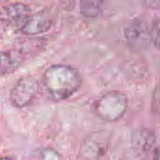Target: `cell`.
I'll list each match as a JSON object with an SVG mask.
<instances>
[{
  "label": "cell",
  "instance_id": "obj_13",
  "mask_svg": "<svg viewBox=\"0 0 160 160\" xmlns=\"http://www.w3.org/2000/svg\"><path fill=\"white\" fill-rule=\"evenodd\" d=\"M41 158H43V159H58V158H60V156L53 149H45L41 152Z\"/></svg>",
  "mask_w": 160,
  "mask_h": 160
},
{
  "label": "cell",
  "instance_id": "obj_1",
  "mask_svg": "<svg viewBox=\"0 0 160 160\" xmlns=\"http://www.w3.org/2000/svg\"><path fill=\"white\" fill-rule=\"evenodd\" d=\"M82 82L79 70L69 65H52L43 75V85L49 97L54 101L70 98Z\"/></svg>",
  "mask_w": 160,
  "mask_h": 160
},
{
  "label": "cell",
  "instance_id": "obj_4",
  "mask_svg": "<svg viewBox=\"0 0 160 160\" xmlns=\"http://www.w3.org/2000/svg\"><path fill=\"white\" fill-rule=\"evenodd\" d=\"M38 91V82L33 76L22 77L10 92L11 104L19 109L29 105Z\"/></svg>",
  "mask_w": 160,
  "mask_h": 160
},
{
  "label": "cell",
  "instance_id": "obj_10",
  "mask_svg": "<svg viewBox=\"0 0 160 160\" xmlns=\"http://www.w3.org/2000/svg\"><path fill=\"white\" fill-rule=\"evenodd\" d=\"M105 0H81L80 11L85 18L98 17L103 8Z\"/></svg>",
  "mask_w": 160,
  "mask_h": 160
},
{
  "label": "cell",
  "instance_id": "obj_15",
  "mask_svg": "<svg viewBox=\"0 0 160 160\" xmlns=\"http://www.w3.org/2000/svg\"><path fill=\"white\" fill-rule=\"evenodd\" d=\"M154 158L160 160V147L157 148L154 152Z\"/></svg>",
  "mask_w": 160,
  "mask_h": 160
},
{
  "label": "cell",
  "instance_id": "obj_14",
  "mask_svg": "<svg viewBox=\"0 0 160 160\" xmlns=\"http://www.w3.org/2000/svg\"><path fill=\"white\" fill-rule=\"evenodd\" d=\"M142 3L148 8L160 10V0H142Z\"/></svg>",
  "mask_w": 160,
  "mask_h": 160
},
{
  "label": "cell",
  "instance_id": "obj_11",
  "mask_svg": "<svg viewBox=\"0 0 160 160\" xmlns=\"http://www.w3.org/2000/svg\"><path fill=\"white\" fill-rule=\"evenodd\" d=\"M151 38L154 46L160 50V19L156 20L151 26Z\"/></svg>",
  "mask_w": 160,
  "mask_h": 160
},
{
  "label": "cell",
  "instance_id": "obj_2",
  "mask_svg": "<svg viewBox=\"0 0 160 160\" xmlns=\"http://www.w3.org/2000/svg\"><path fill=\"white\" fill-rule=\"evenodd\" d=\"M128 98L120 91H110L102 95L95 103L94 112L96 115L109 123L120 120L128 111Z\"/></svg>",
  "mask_w": 160,
  "mask_h": 160
},
{
  "label": "cell",
  "instance_id": "obj_12",
  "mask_svg": "<svg viewBox=\"0 0 160 160\" xmlns=\"http://www.w3.org/2000/svg\"><path fill=\"white\" fill-rule=\"evenodd\" d=\"M153 111L156 113L160 114V83L157 85L154 94H153V102H152Z\"/></svg>",
  "mask_w": 160,
  "mask_h": 160
},
{
  "label": "cell",
  "instance_id": "obj_3",
  "mask_svg": "<svg viewBox=\"0 0 160 160\" xmlns=\"http://www.w3.org/2000/svg\"><path fill=\"white\" fill-rule=\"evenodd\" d=\"M110 140L111 134L106 130L91 133L82 143L79 158L83 159H97L103 157L109 149Z\"/></svg>",
  "mask_w": 160,
  "mask_h": 160
},
{
  "label": "cell",
  "instance_id": "obj_8",
  "mask_svg": "<svg viewBox=\"0 0 160 160\" xmlns=\"http://www.w3.org/2000/svg\"><path fill=\"white\" fill-rule=\"evenodd\" d=\"M157 142L156 133L149 128H138L130 136L131 148L138 154H147L152 150Z\"/></svg>",
  "mask_w": 160,
  "mask_h": 160
},
{
  "label": "cell",
  "instance_id": "obj_9",
  "mask_svg": "<svg viewBox=\"0 0 160 160\" xmlns=\"http://www.w3.org/2000/svg\"><path fill=\"white\" fill-rule=\"evenodd\" d=\"M22 63V55L15 50L0 52V76L14 72Z\"/></svg>",
  "mask_w": 160,
  "mask_h": 160
},
{
  "label": "cell",
  "instance_id": "obj_6",
  "mask_svg": "<svg viewBox=\"0 0 160 160\" xmlns=\"http://www.w3.org/2000/svg\"><path fill=\"white\" fill-rule=\"evenodd\" d=\"M30 14L31 9L27 5L22 3H12L0 9V21L21 29Z\"/></svg>",
  "mask_w": 160,
  "mask_h": 160
},
{
  "label": "cell",
  "instance_id": "obj_7",
  "mask_svg": "<svg viewBox=\"0 0 160 160\" xmlns=\"http://www.w3.org/2000/svg\"><path fill=\"white\" fill-rule=\"evenodd\" d=\"M52 26V18L45 11H40L33 15L30 14L24 24L21 27L22 34L35 36L47 32Z\"/></svg>",
  "mask_w": 160,
  "mask_h": 160
},
{
  "label": "cell",
  "instance_id": "obj_5",
  "mask_svg": "<svg viewBox=\"0 0 160 160\" xmlns=\"http://www.w3.org/2000/svg\"><path fill=\"white\" fill-rule=\"evenodd\" d=\"M125 38L130 49L142 51L152 43L151 28L142 20H135L125 29Z\"/></svg>",
  "mask_w": 160,
  "mask_h": 160
}]
</instances>
